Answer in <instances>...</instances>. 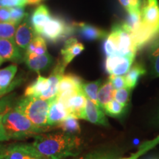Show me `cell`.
<instances>
[{
  "instance_id": "1",
  "label": "cell",
  "mask_w": 159,
  "mask_h": 159,
  "mask_svg": "<svg viewBox=\"0 0 159 159\" xmlns=\"http://www.w3.org/2000/svg\"><path fill=\"white\" fill-rule=\"evenodd\" d=\"M32 144L46 159H64L78 155L81 140L69 133H43L36 135Z\"/></svg>"
},
{
  "instance_id": "2",
  "label": "cell",
  "mask_w": 159,
  "mask_h": 159,
  "mask_svg": "<svg viewBox=\"0 0 159 159\" xmlns=\"http://www.w3.org/2000/svg\"><path fill=\"white\" fill-rule=\"evenodd\" d=\"M5 134L9 140L23 139L27 137L43 134L49 130V127H39L33 124L27 116L14 107L2 117Z\"/></svg>"
},
{
  "instance_id": "3",
  "label": "cell",
  "mask_w": 159,
  "mask_h": 159,
  "mask_svg": "<svg viewBox=\"0 0 159 159\" xmlns=\"http://www.w3.org/2000/svg\"><path fill=\"white\" fill-rule=\"evenodd\" d=\"M104 51L107 56L112 55L136 56L137 49L133 41L131 33L124 23L114 26L105 39Z\"/></svg>"
},
{
  "instance_id": "4",
  "label": "cell",
  "mask_w": 159,
  "mask_h": 159,
  "mask_svg": "<svg viewBox=\"0 0 159 159\" xmlns=\"http://www.w3.org/2000/svg\"><path fill=\"white\" fill-rule=\"evenodd\" d=\"M51 101L52 99H42L34 97H25L17 101L15 108L37 126L49 127L47 117Z\"/></svg>"
},
{
  "instance_id": "5",
  "label": "cell",
  "mask_w": 159,
  "mask_h": 159,
  "mask_svg": "<svg viewBox=\"0 0 159 159\" xmlns=\"http://www.w3.org/2000/svg\"><path fill=\"white\" fill-rule=\"evenodd\" d=\"M75 32V25H70L60 17L52 16L41 30L39 35L51 43H57L72 35Z\"/></svg>"
},
{
  "instance_id": "6",
  "label": "cell",
  "mask_w": 159,
  "mask_h": 159,
  "mask_svg": "<svg viewBox=\"0 0 159 159\" xmlns=\"http://www.w3.org/2000/svg\"><path fill=\"white\" fill-rule=\"evenodd\" d=\"M0 159H46L33 144L16 143L0 148Z\"/></svg>"
},
{
  "instance_id": "7",
  "label": "cell",
  "mask_w": 159,
  "mask_h": 159,
  "mask_svg": "<svg viewBox=\"0 0 159 159\" xmlns=\"http://www.w3.org/2000/svg\"><path fill=\"white\" fill-rule=\"evenodd\" d=\"M133 56L112 55L107 56L105 66L107 72L111 75H125L130 69L134 61Z\"/></svg>"
},
{
  "instance_id": "8",
  "label": "cell",
  "mask_w": 159,
  "mask_h": 159,
  "mask_svg": "<svg viewBox=\"0 0 159 159\" xmlns=\"http://www.w3.org/2000/svg\"><path fill=\"white\" fill-rule=\"evenodd\" d=\"M39 35L31 25L29 14L18 25L14 35V42L21 49H27L35 37Z\"/></svg>"
},
{
  "instance_id": "9",
  "label": "cell",
  "mask_w": 159,
  "mask_h": 159,
  "mask_svg": "<svg viewBox=\"0 0 159 159\" xmlns=\"http://www.w3.org/2000/svg\"><path fill=\"white\" fill-rule=\"evenodd\" d=\"M142 21L159 34V5L158 0H144L141 8Z\"/></svg>"
},
{
  "instance_id": "10",
  "label": "cell",
  "mask_w": 159,
  "mask_h": 159,
  "mask_svg": "<svg viewBox=\"0 0 159 159\" xmlns=\"http://www.w3.org/2000/svg\"><path fill=\"white\" fill-rule=\"evenodd\" d=\"M24 61L30 70L39 74L40 72L47 70L51 66L53 62V58L48 52L41 55L25 54Z\"/></svg>"
},
{
  "instance_id": "11",
  "label": "cell",
  "mask_w": 159,
  "mask_h": 159,
  "mask_svg": "<svg viewBox=\"0 0 159 159\" xmlns=\"http://www.w3.org/2000/svg\"><path fill=\"white\" fill-rule=\"evenodd\" d=\"M0 57L4 61L21 62L24 57L21 49L16 44L13 40L0 39Z\"/></svg>"
},
{
  "instance_id": "12",
  "label": "cell",
  "mask_w": 159,
  "mask_h": 159,
  "mask_svg": "<svg viewBox=\"0 0 159 159\" xmlns=\"http://www.w3.org/2000/svg\"><path fill=\"white\" fill-rule=\"evenodd\" d=\"M82 119L89 121L95 125L108 126V122L105 116L103 110L92 101L87 98Z\"/></svg>"
},
{
  "instance_id": "13",
  "label": "cell",
  "mask_w": 159,
  "mask_h": 159,
  "mask_svg": "<svg viewBox=\"0 0 159 159\" xmlns=\"http://www.w3.org/2000/svg\"><path fill=\"white\" fill-rule=\"evenodd\" d=\"M66 67L61 61V60L58 61V62L53 69L52 72L48 77L49 80V87L46 91V92L41 96V99H50L54 98L57 95L58 85L61 78L64 75V71Z\"/></svg>"
},
{
  "instance_id": "14",
  "label": "cell",
  "mask_w": 159,
  "mask_h": 159,
  "mask_svg": "<svg viewBox=\"0 0 159 159\" xmlns=\"http://www.w3.org/2000/svg\"><path fill=\"white\" fill-rule=\"evenodd\" d=\"M17 71V66L11 65L5 69H0V97L11 91L19 83L14 79Z\"/></svg>"
},
{
  "instance_id": "15",
  "label": "cell",
  "mask_w": 159,
  "mask_h": 159,
  "mask_svg": "<svg viewBox=\"0 0 159 159\" xmlns=\"http://www.w3.org/2000/svg\"><path fill=\"white\" fill-rule=\"evenodd\" d=\"M69 116L64 105L57 100L55 97L52 99L47 117V125L49 127L57 125Z\"/></svg>"
},
{
  "instance_id": "16",
  "label": "cell",
  "mask_w": 159,
  "mask_h": 159,
  "mask_svg": "<svg viewBox=\"0 0 159 159\" xmlns=\"http://www.w3.org/2000/svg\"><path fill=\"white\" fill-rule=\"evenodd\" d=\"M84 50V46L80 43L75 38H69L65 41L64 47L61 49V61L65 66H67L75 57Z\"/></svg>"
},
{
  "instance_id": "17",
  "label": "cell",
  "mask_w": 159,
  "mask_h": 159,
  "mask_svg": "<svg viewBox=\"0 0 159 159\" xmlns=\"http://www.w3.org/2000/svg\"><path fill=\"white\" fill-rule=\"evenodd\" d=\"M158 35V33L144 25L142 21L140 25L131 33L133 41L137 50L144 47L149 41H152Z\"/></svg>"
},
{
  "instance_id": "18",
  "label": "cell",
  "mask_w": 159,
  "mask_h": 159,
  "mask_svg": "<svg viewBox=\"0 0 159 159\" xmlns=\"http://www.w3.org/2000/svg\"><path fill=\"white\" fill-rule=\"evenodd\" d=\"M75 31L78 33L82 39L86 41H96V40L105 39L108 35L106 32L89 24L77 23L74 24Z\"/></svg>"
},
{
  "instance_id": "19",
  "label": "cell",
  "mask_w": 159,
  "mask_h": 159,
  "mask_svg": "<svg viewBox=\"0 0 159 159\" xmlns=\"http://www.w3.org/2000/svg\"><path fill=\"white\" fill-rule=\"evenodd\" d=\"M48 7L44 5H41L35 10L30 17V22L33 28L39 35L41 30L51 18Z\"/></svg>"
},
{
  "instance_id": "20",
  "label": "cell",
  "mask_w": 159,
  "mask_h": 159,
  "mask_svg": "<svg viewBox=\"0 0 159 159\" xmlns=\"http://www.w3.org/2000/svg\"><path fill=\"white\" fill-rule=\"evenodd\" d=\"M83 83L82 79L78 76L72 74L64 75L59 83L57 95L67 91L80 90L82 89Z\"/></svg>"
},
{
  "instance_id": "21",
  "label": "cell",
  "mask_w": 159,
  "mask_h": 159,
  "mask_svg": "<svg viewBox=\"0 0 159 159\" xmlns=\"http://www.w3.org/2000/svg\"><path fill=\"white\" fill-rule=\"evenodd\" d=\"M49 87V78L39 75L37 79L27 87L25 91V97H34L41 98Z\"/></svg>"
},
{
  "instance_id": "22",
  "label": "cell",
  "mask_w": 159,
  "mask_h": 159,
  "mask_svg": "<svg viewBox=\"0 0 159 159\" xmlns=\"http://www.w3.org/2000/svg\"><path fill=\"white\" fill-rule=\"evenodd\" d=\"M116 89L113 86L110 81L108 80L99 89L98 94H97V99L99 107L102 109L105 106L114 99V91Z\"/></svg>"
},
{
  "instance_id": "23",
  "label": "cell",
  "mask_w": 159,
  "mask_h": 159,
  "mask_svg": "<svg viewBox=\"0 0 159 159\" xmlns=\"http://www.w3.org/2000/svg\"><path fill=\"white\" fill-rule=\"evenodd\" d=\"M146 70L144 66L140 63L134 64L125 75V81H126V87L130 89L136 86L138 80L142 75H144Z\"/></svg>"
},
{
  "instance_id": "24",
  "label": "cell",
  "mask_w": 159,
  "mask_h": 159,
  "mask_svg": "<svg viewBox=\"0 0 159 159\" xmlns=\"http://www.w3.org/2000/svg\"><path fill=\"white\" fill-rule=\"evenodd\" d=\"M101 84H102L101 80H98L94 82L83 83L82 84V90L87 98L92 101L94 104L98 105L99 107L97 94H98V91Z\"/></svg>"
},
{
  "instance_id": "25",
  "label": "cell",
  "mask_w": 159,
  "mask_h": 159,
  "mask_svg": "<svg viewBox=\"0 0 159 159\" xmlns=\"http://www.w3.org/2000/svg\"><path fill=\"white\" fill-rule=\"evenodd\" d=\"M46 52H47V47L45 39L41 35H37L26 49L25 54L41 55Z\"/></svg>"
},
{
  "instance_id": "26",
  "label": "cell",
  "mask_w": 159,
  "mask_h": 159,
  "mask_svg": "<svg viewBox=\"0 0 159 159\" xmlns=\"http://www.w3.org/2000/svg\"><path fill=\"white\" fill-rule=\"evenodd\" d=\"M57 127L61 129L63 132L69 133V134H73L80 132V127L77 118L70 116H67L64 120H63L61 123L57 125Z\"/></svg>"
},
{
  "instance_id": "27",
  "label": "cell",
  "mask_w": 159,
  "mask_h": 159,
  "mask_svg": "<svg viewBox=\"0 0 159 159\" xmlns=\"http://www.w3.org/2000/svg\"><path fill=\"white\" fill-rule=\"evenodd\" d=\"M18 24L13 21H0V39H14L16 30Z\"/></svg>"
},
{
  "instance_id": "28",
  "label": "cell",
  "mask_w": 159,
  "mask_h": 159,
  "mask_svg": "<svg viewBox=\"0 0 159 159\" xmlns=\"http://www.w3.org/2000/svg\"><path fill=\"white\" fill-rule=\"evenodd\" d=\"M150 60L152 75L159 77V41L152 46L150 52Z\"/></svg>"
},
{
  "instance_id": "29",
  "label": "cell",
  "mask_w": 159,
  "mask_h": 159,
  "mask_svg": "<svg viewBox=\"0 0 159 159\" xmlns=\"http://www.w3.org/2000/svg\"><path fill=\"white\" fill-rule=\"evenodd\" d=\"M125 107L126 106L117 102L115 99H113L105 105V108H103V111H105V112L109 116L113 117H119L124 114Z\"/></svg>"
},
{
  "instance_id": "30",
  "label": "cell",
  "mask_w": 159,
  "mask_h": 159,
  "mask_svg": "<svg viewBox=\"0 0 159 159\" xmlns=\"http://www.w3.org/2000/svg\"><path fill=\"white\" fill-rule=\"evenodd\" d=\"M141 23H142V15H141L140 10V11L129 12L124 25L130 31V33H132L140 25Z\"/></svg>"
},
{
  "instance_id": "31",
  "label": "cell",
  "mask_w": 159,
  "mask_h": 159,
  "mask_svg": "<svg viewBox=\"0 0 159 159\" xmlns=\"http://www.w3.org/2000/svg\"><path fill=\"white\" fill-rule=\"evenodd\" d=\"M159 144V136L156 137V139H152L151 141H148V142H144V144H142V146L139 148L138 151L136 153L132 155L130 157H129L128 158H124V159H137L139 156H142V154H144V152H148L151 149H152L154 147H156L157 144Z\"/></svg>"
},
{
  "instance_id": "32",
  "label": "cell",
  "mask_w": 159,
  "mask_h": 159,
  "mask_svg": "<svg viewBox=\"0 0 159 159\" xmlns=\"http://www.w3.org/2000/svg\"><path fill=\"white\" fill-rule=\"evenodd\" d=\"M130 94V89L127 88V87L120 89H116L114 91V99L125 106H127L129 102Z\"/></svg>"
},
{
  "instance_id": "33",
  "label": "cell",
  "mask_w": 159,
  "mask_h": 159,
  "mask_svg": "<svg viewBox=\"0 0 159 159\" xmlns=\"http://www.w3.org/2000/svg\"><path fill=\"white\" fill-rule=\"evenodd\" d=\"M28 15L26 13L24 7H11V21L19 25L21 21Z\"/></svg>"
},
{
  "instance_id": "34",
  "label": "cell",
  "mask_w": 159,
  "mask_h": 159,
  "mask_svg": "<svg viewBox=\"0 0 159 159\" xmlns=\"http://www.w3.org/2000/svg\"><path fill=\"white\" fill-rule=\"evenodd\" d=\"M142 0H119L122 7L128 11H140Z\"/></svg>"
},
{
  "instance_id": "35",
  "label": "cell",
  "mask_w": 159,
  "mask_h": 159,
  "mask_svg": "<svg viewBox=\"0 0 159 159\" xmlns=\"http://www.w3.org/2000/svg\"><path fill=\"white\" fill-rule=\"evenodd\" d=\"M13 108L14 107H13V101L11 97H6L0 100V116H4Z\"/></svg>"
},
{
  "instance_id": "36",
  "label": "cell",
  "mask_w": 159,
  "mask_h": 159,
  "mask_svg": "<svg viewBox=\"0 0 159 159\" xmlns=\"http://www.w3.org/2000/svg\"><path fill=\"white\" fill-rule=\"evenodd\" d=\"M108 80L111 83L115 89H120L126 87L125 76L122 75H111Z\"/></svg>"
},
{
  "instance_id": "37",
  "label": "cell",
  "mask_w": 159,
  "mask_h": 159,
  "mask_svg": "<svg viewBox=\"0 0 159 159\" xmlns=\"http://www.w3.org/2000/svg\"><path fill=\"white\" fill-rule=\"evenodd\" d=\"M79 159H113L112 156L105 152H93Z\"/></svg>"
},
{
  "instance_id": "38",
  "label": "cell",
  "mask_w": 159,
  "mask_h": 159,
  "mask_svg": "<svg viewBox=\"0 0 159 159\" xmlns=\"http://www.w3.org/2000/svg\"><path fill=\"white\" fill-rule=\"evenodd\" d=\"M9 21H11V7H0V21L5 22Z\"/></svg>"
},
{
  "instance_id": "39",
  "label": "cell",
  "mask_w": 159,
  "mask_h": 159,
  "mask_svg": "<svg viewBox=\"0 0 159 159\" xmlns=\"http://www.w3.org/2000/svg\"><path fill=\"white\" fill-rule=\"evenodd\" d=\"M2 117L0 116V142H6V141H8L9 139L7 138V135L5 134V129H4L3 123H2Z\"/></svg>"
},
{
  "instance_id": "40",
  "label": "cell",
  "mask_w": 159,
  "mask_h": 159,
  "mask_svg": "<svg viewBox=\"0 0 159 159\" xmlns=\"http://www.w3.org/2000/svg\"><path fill=\"white\" fill-rule=\"evenodd\" d=\"M42 0H25L26 5H39Z\"/></svg>"
},
{
  "instance_id": "41",
  "label": "cell",
  "mask_w": 159,
  "mask_h": 159,
  "mask_svg": "<svg viewBox=\"0 0 159 159\" xmlns=\"http://www.w3.org/2000/svg\"><path fill=\"white\" fill-rule=\"evenodd\" d=\"M4 61H4V60H3L2 58L1 57H0V66L2 65V63L4 62Z\"/></svg>"
},
{
  "instance_id": "42",
  "label": "cell",
  "mask_w": 159,
  "mask_h": 159,
  "mask_svg": "<svg viewBox=\"0 0 159 159\" xmlns=\"http://www.w3.org/2000/svg\"><path fill=\"white\" fill-rule=\"evenodd\" d=\"M3 7V5H2V0H0V7Z\"/></svg>"
},
{
  "instance_id": "43",
  "label": "cell",
  "mask_w": 159,
  "mask_h": 159,
  "mask_svg": "<svg viewBox=\"0 0 159 159\" xmlns=\"http://www.w3.org/2000/svg\"><path fill=\"white\" fill-rule=\"evenodd\" d=\"M0 98H1V97H0Z\"/></svg>"
}]
</instances>
